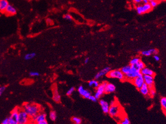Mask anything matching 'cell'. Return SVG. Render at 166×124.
<instances>
[{"label": "cell", "mask_w": 166, "mask_h": 124, "mask_svg": "<svg viewBox=\"0 0 166 124\" xmlns=\"http://www.w3.org/2000/svg\"><path fill=\"white\" fill-rule=\"evenodd\" d=\"M22 109L26 111L31 118L34 117L41 111V107L34 103H26L22 106Z\"/></svg>", "instance_id": "1"}, {"label": "cell", "mask_w": 166, "mask_h": 124, "mask_svg": "<svg viewBox=\"0 0 166 124\" xmlns=\"http://www.w3.org/2000/svg\"><path fill=\"white\" fill-rule=\"evenodd\" d=\"M121 71L125 76L126 79L130 81L141 74L140 71H137L131 65L124 66L122 68Z\"/></svg>", "instance_id": "2"}, {"label": "cell", "mask_w": 166, "mask_h": 124, "mask_svg": "<svg viewBox=\"0 0 166 124\" xmlns=\"http://www.w3.org/2000/svg\"><path fill=\"white\" fill-rule=\"evenodd\" d=\"M120 112V106L118 103L116 102L115 101H112L111 102L108 114L111 117L116 118L118 117Z\"/></svg>", "instance_id": "3"}, {"label": "cell", "mask_w": 166, "mask_h": 124, "mask_svg": "<svg viewBox=\"0 0 166 124\" xmlns=\"http://www.w3.org/2000/svg\"><path fill=\"white\" fill-rule=\"evenodd\" d=\"M18 123V124H30L32 123L31 118L22 109H19Z\"/></svg>", "instance_id": "4"}, {"label": "cell", "mask_w": 166, "mask_h": 124, "mask_svg": "<svg viewBox=\"0 0 166 124\" xmlns=\"http://www.w3.org/2000/svg\"><path fill=\"white\" fill-rule=\"evenodd\" d=\"M108 77L112 78H117L120 81H124L126 80L125 76L124 74L122 72L121 69H114L112 70L108 73L107 74Z\"/></svg>", "instance_id": "5"}, {"label": "cell", "mask_w": 166, "mask_h": 124, "mask_svg": "<svg viewBox=\"0 0 166 124\" xmlns=\"http://www.w3.org/2000/svg\"><path fill=\"white\" fill-rule=\"evenodd\" d=\"M19 109L16 107L11 111L10 116L8 118V120L10 124H18V114Z\"/></svg>", "instance_id": "6"}, {"label": "cell", "mask_w": 166, "mask_h": 124, "mask_svg": "<svg viewBox=\"0 0 166 124\" xmlns=\"http://www.w3.org/2000/svg\"><path fill=\"white\" fill-rule=\"evenodd\" d=\"M152 7L149 3L144 4L142 5H138L136 7V10L137 13L141 15L150 11L152 10Z\"/></svg>", "instance_id": "7"}, {"label": "cell", "mask_w": 166, "mask_h": 124, "mask_svg": "<svg viewBox=\"0 0 166 124\" xmlns=\"http://www.w3.org/2000/svg\"><path fill=\"white\" fill-rule=\"evenodd\" d=\"M107 84V82H103L96 88V91L94 94V96L97 99H99L105 93V87Z\"/></svg>", "instance_id": "8"}, {"label": "cell", "mask_w": 166, "mask_h": 124, "mask_svg": "<svg viewBox=\"0 0 166 124\" xmlns=\"http://www.w3.org/2000/svg\"><path fill=\"white\" fill-rule=\"evenodd\" d=\"M131 82L138 89H139L145 83L143 76L141 73L138 77H136Z\"/></svg>", "instance_id": "9"}, {"label": "cell", "mask_w": 166, "mask_h": 124, "mask_svg": "<svg viewBox=\"0 0 166 124\" xmlns=\"http://www.w3.org/2000/svg\"><path fill=\"white\" fill-rule=\"evenodd\" d=\"M46 114L43 111H41L36 116L31 118V123L33 124H35L41 121H42L46 119Z\"/></svg>", "instance_id": "10"}, {"label": "cell", "mask_w": 166, "mask_h": 124, "mask_svg": "<svg viewBox=\"0 0 166 124\" xmlns=\"http://www.w3.org/2000/svg\"><path fill=\"white\" fill-rule=\"evenodd\" d=\"M143 78L144 80V83L148 85L149 89L153 88L155 84L154 77L151 76L145 75L143 76Z\"/></svg>", "instance_id": "11"}, {"label": "cell", "mask_w": 166, "mask_h": 124, "mask_svg": "<svg viewBox=\"0 0 166 124\" xmlns=\"http://www.w3.org/2000/svg\"><path fill=\"white\" fill-rule=\"evenodd\" d=\"M78 93L81 96L86 99H89V96L91 95V93L89 90L85 89L82 86H80L78 88Z\"/></svg>", "instance_id": "12"}, {"label": "cell", "mask_w": 166, "mask_h": 124, "mask_svg": "<svg viewBox=\"0 0 166 124\" xmlns=\"http://www.w3.org/2000/svg\"><path fill=\"white\" fill-rule=\"evenodd\" d=\"M99 103L101 106L103 112L104 114H108L110 108V105L109 103L106 101L103 100V99H101L99 101Z\"/></svg>", "instance_id": "13"}, {"label": "cell", "mask_w": 166, "mask_h": 124, "mask_svg": "<svg viewBox=\"0 0 166 124\" xmlns=\"http://www.w3.org/2000/svg\"><path fill=\"white\" fill-rule=\"evenodd\" d=\"M110 68L109 67H106L104 68L101 69L100 71H99L97 74L95 75L94 78L95 80L98 79V78H101L102 77L105 76L108 74L110 71Z\"/></svg>", "instance_id": "14"}, {"label": "cell", "mask_w": 166, "mask_h": 124, "mask_svg": "<svg viewBox=\"0 0 166 124\" xmlns=\"http://www.w3.org/2000/svg\"><path fill=\"white\" fill-rule=\"evenodd\" d=\"M5 13L9 15H13L16 14L17 13V10L16 8L14 7L13 5L9 4V5L7 6L6 9L5 10Z\"/></svg>", "instance_id": "15"}, {"label": "cell", "mask_w": 166, "mask_h": 124, "mask_svg": "<svg viewBox=\"0 0 166 124\" xmlns=\"http://www.w3.org/2000/svg\"><path fill=\"white\" fill-rule=\"evenodd\" d=\"M159 51L156 49H150L148 50H144L141 52V54L144 56H149L152 54L157 55Z\"/></svg>", "instance_id": "16"}, {"label": "cell", "mask_w": 166, "mask_h": 124, "mask_svg": "<svg viewBox=\"0 0 166 124\" xmlns=\"http://www.w3.org/2000/svg\"><path fill=\"white\" fill-rule=\"evenodd\" d=\"M116 90V87L115 86L110 83H107V84L105 87V93L109 94L111 93H113Z\"/></svg>", "instance_id": "17"}, {"label": "cell", "mask_w": 166, "mask_h": 124, "mask_svg": "<svg viewBox=\"0 0 166 124\" xmlns=\"http://www.w3.org/2000/svg\"><path fill=\"white\" fill-rule=\"evenodd\" d=\"M139 90L140 92L143 95L145 96H147L149 95L150 89H149L148 85L145 83H144Z\"/></svg>", "instance_id": "18"}, {"label": "cell", "mask_w": 166, "mask_h": 124, "mask_svg": "<svg viewBox=\"0 0 166 124\" xmlns=\"http://www.w3.org/2000/svg\"><path fill=\"white\" fill-rule=\"evenodd\" d=\"M61 97L56 87L53 88V100L56 103H59L61 101Z\"/></svg>", "instance_id": "19"}, {"label": "cell", "mask_w": 166, "mask_h": 124, "mask_svg": "<svg viewBox=\"0 0 166 124\" xmlns=\"http://www.w3.org/2000/svg\"><path fill=\"white\" fill-rule=\"evenodd\" d=\"M140 72L143 76L148 75V76H151L153 77L155 76V73L152 69H149L146 67H145L142 69H141V71H140Z\"/></svg>", "instance_id": "20"}, {"label": "cell", "mask_w": 166, "mask_h": 124, "mask_svg": "<svg viewBox=\"0 0 166 124\" xmlns=\"http://www.w3.org/2000/svg\"><path fill=\"white\" fill-rule=\"evenodd\" d=\"M9 4V2L7 0H0V11L5 12Z\"/></svg>", "instance_id": "21"}, {"label": "cell", "mask_w": 166, "mask_h": 124, "mask_svg": "<svg viewBox=\"0 0 166 124\" xmlns=\"http://www.w3.org/2000/svg\"><path fill=\"white\" fill-rule=\"evenodd\" d=\"M133 67L136 69L138 71H141V69H142L143 68H144L145 67V64L143 62H142L141 60H140L138 62L133 65H132Z\"/></svg>", "instance_id": "22"}, {"label": "cell", "mask_w": 166, "mask_h": 124, "mask_svg": "<svg viewBox=\"0 0 166 124\" xmlns=\"http://www.w3.org/2000/svg\"><path fill=\"white\" fill-rule=\"evenodd\" d=\"M36 56V53L34 52H32V53H29L26 54V55L24 56V58L26 60H30L34 58Z\"/></svg>", "instance_id": "23"}, {"label": "cell", "mask_w": 166, "mask_h": 124, "mask_svg": "<svg viewBox=\"0 0 166 124\" xmlns=\"http://www.w3.org/2000/svg\"><path fill=\"white\" fill-rule=\"evenodd\" d=\"M89 87H93L94 88H97L99 86V82L96 80H93L89 82Z\"/></svg>", "instance_id": "24"}, {"label": "cell", "mask_w": 166, "mask_h": 124, "mask_svg": "<svg viewBox=\"0 0 166 124\" xmlns=\"http://www.w3.org/2000/svg\"><path fill=\"white\" fill-rule=\"evenodd\" d=\"M49 118L52 121H55L57 118V114L55 110H51L49 113Z\"/></svg>", "instance_id": "25"}, {"label": "cell", "mask_w": 166, "mask_h": 124, "mask_svg": "<svg viewBox=\"0 0 166 124\" xmlns=\"http://www.w3.org/2000/svg\"><path fill=\"white\" fill-rule=\"evenodd\" d=\"M160 103L163 111L166 110V97H163L160 98Z\"/></svg>", "instance_id": "26"}, {"label": "cell", "mask_w": 166, "mask_h": 124, "mask_svg": "<svg viewBox=\"0 0 166 124\" xmlns=\"http://www.w3.org/2000/svg\"><path fill=\"white\" fill-rule=\"evenodd\" d=\"M141 60L139 57H134L133 58H132L130 62V65H133L137 63L138 62H139Z\"/></svg>", "instance_id": "27"}, {"label": "cell", "mask_w": 166, "mask_h": 124, "mask_svg": "<svg viewBox=\"0 0 166 124\" xmlns=\"http://www.w3.org/2000/svg\"><path fill=\"white\" fill-rule=\"evenodd\" d=\"M72 120L75 124H81L82 122L81 119L79 118L76 117H74L72 118Z\"/></svg>", "instance_id": "28"}, {"label": "cell", "mask_w": 166, "mask_h": 124, "mask_svg": "<svg viewBox=\"0 0 166 124\" xmlns=\"http://www.w3.org/2000/svg\"><path fill=\"white\" fill-rule=\"evenodd\" d=\"M120 124H130L129 119L127 117H124L120 122Z\"/></svg>", "instance_id": "29"}, {"label": "cell", "mask_w": 166, "mask_h": 124, "mask_svg": "<svg viewBox=\"0 0 166 124\" xmlns=\"http://www.w3.org/2000/svg\"><path fill=\"white\" fill-rule=\"evenodd\" d=\"M149 3L152 7V8L156 7L159 4L158 1L157 0H149Z\"/></svg>", "instance_id": "30"}, {"label": "cell", "mask_w": 166, "mask_h": 124, "mask_svg": "<svg viewBox=\"0 0 166 124\" xmlns=\"http://www.w3.org/2000/svg\"><path fill=\"white\" fill-rule=\"evenodd\" d=\"M155 95H156V91H155V90L154 88V87L150 89V90H149V95L150 96V97H155Z\"/></svg>", "instance_id": "31"}, {"label": "cell", "mask_w": 166, "mask_h": 124, "mask_svg": "<svg viewBox=\"0 0 166 124\" xmlns=\"http://www.w3.org/2000/svg\"><path fill=\"white\" fill-rule=\"evenodd\" d=\"M75 88L74 87H71V88H70L68 91L67 93H66V94H67V95L68 96H71V95L73 93V92L75 91Z\"/></svg>", "instance_id": "32"}, {"label": "cell", "mask_w": 166, "mask_h": 124, "mask_svg": "<svg viewBox=\"0 0 166 124\" xmlns=\"http://www.w3.org/2000/svg\"><path fill=\"white\" fill-rule=\"evenodd\" d=\"M29 75L31 77H38L40 76V73L37 72H31L29 73Z\"/></svg>", "instance_id": "33"}, {"label": "cell", "mask_w": 166, "mask_h": 124, "mask_svg": "<svg viewBox=\"0 0 166 124\" xmlns=\"http://www.w3.org/2000/svg\"><path fill=\"white\" fill-rule=\"evenodd\" d=\"M64 18L65 19V20H68V21H72V16L70 15V14H66L64 16Z\"/></svg>", "instance_id": "34"}, {"label": "cell", "mask_w": 166, "mask_h": 124, "mask_svg": "<svg viewBox=\"0 0 166 124\" xmlns=\"http://www.w3.org/2000/svg\"><path fill=\"white\" fill-rule=\"evenodd\" d=\"M89 99L90 100H91L93 102H97L98 100L94 95H91L89 96Z\"/></svg>", "instance_id": "35"}, {"label": "cell", "mask_w": 166, "mask_h": 124, "mask_svg": "<svg viewBox=\"0 0 166 124\" xmlns=\"http://www.w3.org/2000/svg\"><path fill=\"white\" fill-rule=\"evenodd\" d=\"M6 90V87L5 86H2L0 87V97L2 96L3 93Z\"/></svg>", "instance_id": "36"}, {"label": "cell", "mask_w": 166, "mask_h": 124, "mask_svg": "<svg viewBox=\"0 0 166 124\" xmlns=\"http://www.w3.org/2000/svg\"><path fill=\"white\" fill-rule=\"evenodd\" d=\"M2 124H10L9 120H8V118L4 119L2 122Z\"/></svg>", "instance_id": "37"}, {"label": "cell", "mask_w": 166, "mask_h": 124, "mask_svg": "<svg viewBox=\"0 0 166 124\" xmlns=\"http://www.w3.org/2000/svg\"><path fill=\"white\" fill-rule=\"evenodd\" d=\"M35 124H48L47 121L46 120V119H45V120L41 121V122H39L38 123H36Z\"/></svg>", "instance_id": "38"}, {"label": "cell", "mask_w": 166, "mask_h": 124, "mask_svg": "<svg viewBox=\"0 0 166 124\" xmlns=\"http://www.w3.org/2000/svg\"><path fill=\"white\" fill-rule=\"evenodd\" d=\"M133 1L136 4H139L142 2V0H133Z\"/></svg>", "instance_id": "39"}, {"label": "cell", "mask_w": 166, "mask_h": 124, "mask_svg": "<svg viewBox=\"0 0 166 124\" xmlns=\"http://www.w3.org/2000/svg\"><path fill=\"white\" fill-rule=\"evenodd\" d=\"M153 58H154V59L155 61H160V57L158 56V55H155L154 56H153Z\"/></svg>", "instance_id": "40"}, {"label": "cell", "mask_w": 166, "mask_h": 124, "mask_svg": "<svg viewBox=\"0 0 166 124\" xmlns=\"http://www.w3.org/2000/svg\"><path fill=\"white\" fill-rule=\"evenodd\" d=\"M89 62V58H85L84 60V63L87 64Z\"/></svg>", "instance_id": "41"}, {"label": "cell", "mask_w": 166, "mask_h": 124, "mask_svg": "<svg viewBox=\"0 0 166 124\" xmlns=\"http://www.w3.org/2000/svg\"><path fill=\"white\" fill-rule=\"evenodd\" d=\"M164 113H165V114L166 115V110H164Z\"/></svg>", "instance_id": "42"}, {"label": "cell", "mask_w": 166, "mask_h": 124, "mask_svg": "<svg viewBox=\"0 0 166 124\" xmlns=\"http://www.w3.org/2000/svg\"><path fill=\"white\" fill-rule=\"evenodd\" d=\"M28 1H31V0H28Z\"/></svg>", "instance_id": "43"}, {"label": "cell", "mask_w": 166, "mask_h": 124, "mask_svg": "<svg viewBox=\"0 0 166 124\" xmlns=\"http://www.w3.org/2000/svg\"></svg>", "instance_id": "44"}]
</instances>
